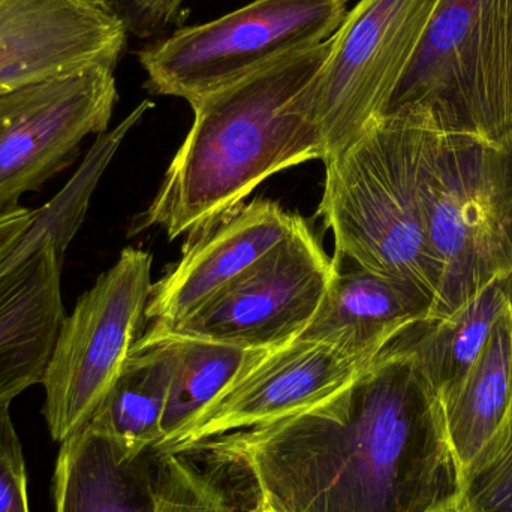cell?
<instances>
[{"mask_svg":"<svg viewBox=\"0 0 512 512\" xmlns=\"http://www.w3.org/2000/svg\"><path fill=\"white\" fill-rule=\"evenodd\" d=\"M192 453L242 465L279 512H435L462 501L441 400L399 340L334 396Z\"/></svg>","mask_w":512,"mask_h":512,"instance_id":"obj_1","label":"cell"},{"mask_svg":"<svg viewBox=\"0 0 512 512\" xmlns=\"http://www.w3.org/2000/svg\"><path fill=\"white\" fill-rule=\"evenodd\" d=\"M331 38L192 104L194 122L135 233L164 228L168 239L201 230L243 206L268 177L325 149L304 89Z\"/></svg>","mask_w":512,"mask_h":512,"instance_id":"obj_2","label":"cell"},{"mask_svg":"<svg viewBox=\"0 0 512 512\" xmlns=\"http://www.w3.org/2000/svg\"><path fill=\"white\" fill-rule=\"evenodd\" d=\"M435 114L424 104L388 111L357 140L325 159L319 216L334 258L417 286L432 300L442 270L430 248L423 165ZM432 318V316H430Z\"/></svg>","mask_w":512,"mask_h":512,"instance_id":"obj_3","label":"cell"},{"mask_svg":"<svg viewBox=\"0 0 512 512\" xmlns=\"http://www.w3.org/2000/svg\"><path fill=\"white\" fill-rule=\"evenodd\" d=\"M423 204L442 270L430 318L436 319L512 274V144L492 146L448 131L435 116L424 155Z\"/></svg>","mask_w":512,"mask_h":512,"instance_id":"obj_4","label":"cell"},{"mask_svg":"<svg viewBox=\"0 0 512 512\" xmlns=\"http://www.w3.org/2000/svg\"><path fill=\"white\" fill-rule=\"evenodd\" d=\"M409 104L448 131L512 144V0L439 2L388 111Z\"/></svg>","mask_w":512,"mask_h":512,"instance_id":"obj_5","label":"cell"},{"mask_svg":"<svg viewBox=\"0 0 512 512\" xmlns=\"http://www.w3.org/2000/svg\"><path fill=\"white\" fill-rule=\"evenodd\" d=\"M348 0H252L206 23L159 36L137 53L152 93L189 105L328 41Z\"/></svg>","mask_w":512,"mask_h":512,"instance_id":"obj_6","label":"cell"},{"mask_svg":"<svg viewBox=\"0 0 512 512\" xmlns=\"http://www.w3.org/2000/svg\"><path fill=\"white\" fill-rule=\"evenodd\" d=\"M152 256L126 248L63 316L42 376L51 438L80 430L119 378L146 325Z\"/></svg>","mask_w":512,"mask_h":512,"instance_id":"obj_7","label":"cell"},{"mask_svg":"<svg viewBox=\"0 0 512 512\" xmlns=\"http://www.w3.org/2000/svg\"><path fill=\"white\" fill-rule=\"evenodd\" d=\"M441 0H360L304 89L325 159L387 114ZM324 159V161H325Z\"/></svg>","mask_w":512,"mask_h":512,"instance_id":"obj_8","label":"cell"},{"mask_svg":"<svg viewBox=\"0 0 512 512\" xmlns=\"http://www.w3.org/2000/svg\"><path fill=\"white\" fill-rule=\"evenodd\" d=\"M336 265L306 222L216 292L194 315L167 331L174 336L267 351L297 339L333 282Z\"/></svg>","mask_w":512,"mask_h":512,"instance_id":"obj_9","label":"cell"},{"mask_svg":"<svg viewBox=\"0 0 512 512\" xmlns=\"http://www.w3.org/2000/svg\"><path fill=\"white\" fill-rule=\"evenodd\" d=\"M114 69L93 66L0 96V213L68 168L84 138L108 132L119 99Z\"/></svg>","mask_w":512,"mask_h":512,"instance_id":"obj_10","label":"cell"},{"mask_svg":"<svg viewBox=\"0 0 512 512\" xmlns=\"http://www.w3.org/2000/svg\"><path fill=\"white\" fill-rule=\"evenodd\" d=\"M373 361L300 339L259 352L215 400L155 451L191 454L210 439L303 411L339 393Z\"/></svg>","mask_w":512,"mask_h":512,"instance_id":"obj_11","label":"cell"},{"mask_svg":"<svg viewBox=\"0 0 512 512\" xmlns=\"http://www.w3.org/2000/svg\"><path fill=\"white\" fill-rule=\"evenodd\" d=\"M128 36L93 0H0V96L93 66L116 68Z\"/></svg>","mask_w":512,"mask_h":512,"instance_id":"obj_12","label":"cell"},{"mask_svg":"<svg viewBox=\"0 0 512 512\" xmlns=\"http://www.w3.org/2000/svg\"><path fill=\"white\" fill-rule=\"evenodd\" d=\"M303 224L279 204L256 200L189 234L180 261L153 283L146 331L171 330L194 315Z\"/></svg>","mask_w":512,"mask_h":512,"instance_id":"obj_13","label":"cell"},{"mask_svg":"<svg viewBox=\"0 0 512 512\" xmlns=\"http://www.w3.org/2000/svg\"><path fill=\"white\" fill-rule=\"evenodd\" d=\"M336 274L310 324L297 337L376 360L403 334L432 316V300L417 286L333 258Z\"/></svg>","mask_w":512,"mask_h":512,"instance_id":"obj_14","label":"cell"},{"mask_svg":"<svg viewBox=\"0 0 512 512\" xmlns=\"http://www.w3.org/2000/svg\"><path fill=\"white\" fill-rule=\"evenodd\" d=\"M63 255L53 237L0 271V403L41 384L65 316Z\"/></svg>","mask_w":512,"mask_h":512,"instance_id":"obj_15","label":"cell"},{"mask_svg":"<svg viewBox=\"0 0 512 512\" xmlns=\"http://www.w3.org/2000/svg\"><path fill=\"white\" fill-rule=\"evenodd\" d=\"M161 456L129 453L81 427L60 442L53 477L56 512H156Z\"/></svg>","mask_w":512,"mask_h":512,"instance_id":"obj_16","label":"cell"},{"mask_svg":"<svg viewBox=\"0 0 512 512\" xmlns=\"http://www.w3.org/2000/svg\"><path fill=\"white\" fill-rule=\"evenodd\" d=\"M174 363L173 337L143 334L119 378L83 427L107 435L132 454L155 450L162 439Z\"/></svg>","mask_w":512,"mask_h":512,"instance_id":"obj_17","label":"cell"},{"mask_svg":"<svg viewBox=\"0 0 512 512\" xmlns=\"http://www.w3.org/2000/svg\"><path fill=\"white\" fill-rule=\"evenodd\" d=\"M441 403L451 444L465 471L512 414V301L471 369Z\"/></svg>","mask_w":512,"mask_h":512,"instance_id":"obj_18","label":"cell"},{"mask_svg":"<svg viewBox=\"0 0 512 512\" xmlns=\"http://www.w3.org/2000/svg\"><path fill=\"white\" fill-rule=\"evenodd\" d=\"M511 301L512 274L499 276L450 315L429 319L400 337L439 400L471 369Z\"/></svg>","mask_w":512,"mask_h":512,"instance_id":"obj_19","label":"cell"},{"mask_svg":"<svg viewBox=\"0 0 512 512\" xmlns=\"http://www.w3.org/2000/svg\"><path fill=\"white\" fill-rule=\"evenodd\" d=\"M168 337H173L176 342V363L162 418V439L159 444L200 414L259 352L264 351H251L210 340Z\"/></svg>","mask_w":512,"mask_h":512,"instance_id":"obj_20","label":"cell"},{"mask_svg":"<svg viewBox=\"0 0 512 512\" xmlns=\"http://www.w3.org/2000/svg\"><path fill=\"white\" fill-rule=\"evenodd\" d=\"M469 512H512V414L463 471Z\"/></svg>","mask_w":512,"mask_h":512,"instance_id":"obj_21","label":"cell"},{"mask_svg":"<svg viewBox=\"0 0 512 512\" xmlns=\"http://www.w3.org/2000/svg\"><path fill=\"white\" fill-rule=\"evenodd\" d=\"M159 502L156 512H237L221 484L198 469L185 454H159Z\"/></svg>","mask_w":512,"mask_h":512,"instance_id":"obj_22","label":"cell"},{"mask_svg":"<svg viewBox=\"0 0 512 512\" xmlns=\"http://www.w3.org/2000/svg\"><path fill=\"white\" fill-rule=\"evenodd\" d=\"M0 512H30L26 462L11 403H0Z\"/></svg>","mask_w":512,"mask_h":512,"instance_id":"obj_23","label":"cell"},{"mask_svg":"<svg viewBox=\"0 0 512 512\" xmlns=\"http://www.w3.org/2000/svg\"><path fill=\"white\" fill-rule=\"evenodd\" d=\"M189 0H135L129 35L147 39L170 30L186 17Z\"/></svg>","mask_w":512,"mask_h":512,"instance_id":"obj_24","label":"cell"},{"mask_svg":"<svg viewBox=\"0 0 512 512\" xmlns=\"http://www.w3.org/2000/svg\"><path fill=\"white\" fill-rule=\"evenodd\" d=\"M36 210L20 209L0 213V264L17 248L35 222Z\"/></svg>","mask_w":512,"mask_h":512,"instance_id":"obj_25","label":"cell"},{"mask_svg":"<svg viewBox=\"0 0 512 512\" xmlns=\"http://www.w3.org/2000/svg\"><path fill=\"white\" fill-rule=\"evenodd\" d=\"M93 2H98L99 5L116 14L128 29L129 20L134 12L135 0H93Z\"/></svg>","mask_w":512,"mask_h":512,"instance_id":"obj_26","label":"cell"},{"mask_svg":"<svg viewBox=\"0 0 512 512\" xmlns=\"http://www.w3.org/2000/svg\"><path fill=\"white\" fill-rule=\"evenodd\" d=\"M435 512H469L466 510L465 505L462 504V501L457 502V504L451 505V507L442 508V510H438Z\"/></svg>","mask_w":512,"mask_h":512,"instance_id":"obj_27","label":"cell"}]
</instances>
